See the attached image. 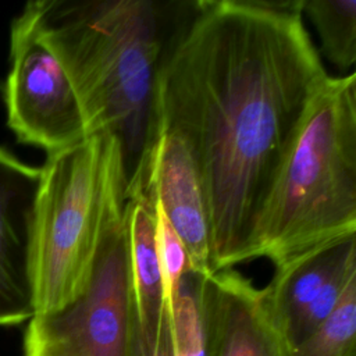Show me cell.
I'll return each instance as SVG.
<instances>
[{
  "label": "cell",
  "mask_w": 356,
  "mask_h": 356,
  "mask_svg": "<svg viewBox=\"0 0 356 356\" xmlns=\"http://www.w3.org/2000/svg\"><path fill=\"white\" fill-rule=\"evenodd\" d=\"M127 189L121 146L110 132H90L46 154L26 220L32 317L82 295L106 236L125 216Z\"/></svg>",
  "instance_id": "obj_3"
},
{
  "label": "cell",
  "mask_w": 356,
  "mask_h": 356,
  "mask_svg": "<svg viewBox=\"0 0 356 356\" xmlns=\"http://www.w3.org/2000/svg\"><path fill=\"white\" fill-rule=\"evenodd\" d=\"M300 13L313 24L323 56L339 71H353L356 0H300Z\"/></svg>",
  "instance_id": "obj_12"
},
{
  "label": "cell",
  "mask_w": 356,
  "mask_h": 356,
  "mask_svg": "<svg viewBox=\"0 0 356 356\" xmlns=\"http://www.w3.org/2000/svg\"><path fill=\"white\" fill-rule=\"evenodd\" d=\"M356 234V74L328 76L312 100L259 213L250 260L274 267Z\"/></svg>",
  "instance_id": "obj_4"
},
{
  "label": "cell",
  "mask_w": 356,
  "mask_h": 356,
  "mask_svg": "<svg viewBox=\"0 0 356 356\" xmlns=\"http://www.w3.org/2000/svg\"><path fill=\"white\" fill-rule=\"evenodd\" d=\"M204 356H288L261 289L235 268L202 275Z\"/></svg>",
  "instance_id": "obj_9"
},
{
  "label": "cell",
  "mask_w": 356,
  "mask_h": 356,
  "mask_svg": "<svg viewBox=\"0 0 356 356\" xmlns=\"http://www.w3.org/2000/svg\"><path fill=\"white\" fill-rule=\"evenodd\" d=\"M274 268L261 293L289 352L327 320L356 277V234L314 246Z\"/></svg>",
  "instance_id": "obj_7"
},
{
  "label": "cell",
  "mask_w": 356,
  "mask_h": 356,
  "mask_svg": "<svg viewBox=\"0 0 356 356\" xmlns=\"http://www.w3.org/2000/svg\"><path fill=\"white\" fill-rule=\"evenodd\" d=\"M132 303L131 356H170L171 305L154 243L153 203L143 192L127 199Z\"/></svg>",
  "instance_id": "obj_10"
},
{
  "label": "cell",
  "mask_w": 356,
  "mask_h": 356,
  "mask_svg": "<svg viewBox=\"0 0 356 356\" xmlns=\"http://www.w3.org/2000/svg\"><path fill=\"white\" fill-rule=\"evenodd\" d=\"M152 200V199H150ZM153 203V218H154V243L159 260V267L161 271L167 299L171 305L177 288L181 282L184 274L191 270V263L188 253L181 242L179 236L168 222L161 206L152 200Z\"/></svg>",
  "instance_id": "obj_15"
},
{
  "label": "cell",
  "mask_w": 356,
  "mask_h": 356,
  "mask_svg": "<svg viewBox=\"0 0 356 356\" xmlns=\"http://www.w3.org/2000/svg\"><path fill=\"white\" fill-rule=\"evenodd\" d=\"M39 167L0 146V327L33 316L26 282V220Z\"/></svg>",
  "instance_id": "obj_11"
},
{
  "label": "cell",
  "mask_w": 356,
  "mask_h": 356,
  "mask_svg": "<svg viewBox=\"0 0 356 356\" xmlns=\"http://www.w3.org/2000/svg\"><path fill=\"white\" fill-rule=\"evenodd\" d=\"M202 275L188 270L172 298L170 356H204Z\"/></svg>",
  "instance_id": "obj_14"
},
{
  "label": "cell",
  "mask_w": 356,
  "mask_h": 356,
  "mask_svg": "<svg viewBox=\"0 0 356 356\" xmlns=\"http://www.w3.org/2000/svg\"><path fill=\"white\" fill-rule=\"evenodd\" d=\"M8 56L1 95L17 140L49 154L85 138L78 99L40 35L32 1L11 22Z\"/></svg>",
  "instance_id": "obj_6"
},
{
  "label": "cell",
  "mask_w": 356,
  "mask_h": 356,
  "mask_svg": "<svg viewBox=\"0 0 356 356\" xmlns=\"http://www.w3.org/2000/svg\"><path fill=\"white\" fill-rule=\"evenodd\" d=\"M300 0L174 3L154 86V134L186 147L204 197L211 270L250 261L277 170L328 78Z\"/></svg>",
  "instance_id": "obj_1"
},
{
  "label": "cell",
  "mask_w": 356,
  "mask_h": 356,
  "mask_svg": "<svg viewBox=\"0 0 356 356\" xmlns=\"http://www.w3.org/2000/svg\"><path fill=\"white\" fill-rule=\"evenodd\" d=\"M157 202L188 253L191 268L210 274V234L202 186L193 161L182 140L168 132L156 131L145 168L128 188Z\"/></svg>",
  "instance_id": "obj_8"
},
{
  "label": "cell",
  "mask_w": 356,
  "mask_h": 356,
  "mask_svg": "<svg viewBox=\"0 0 356 356\" xmlns=\"http://www.w3.org/2000/svg\"><path fill=\"white\" fill-rule=\"evenodd\" d=\"M132 303L127 209L108 232L82 295L60 312L32 317L24 356H131Z\"/></svg>",
  "instance_id": "obj_5"
},
{
  "label": "cell",
  "mask_w": 356,
  "mask_h": 356,
  "mask_svg": "<svg viewBox=\"0 0 356 356\" xmlns=\"http://www.w3.org/2000/svg\"><path fill=\"white\" fill-rule=\"evenodd\" d=\"M32 4L40 35L78 99L86 134L106 131L118 139L129 188L139 179L154 138L156 75L174 3Z\"/></svg>",
  "instance_id": "obj_2"
},
{
  "label": "cell",
  "mask_w": 356,
  "mask_h": 356,
  "mask_svg": "<svg viewBox=\"0 0 356 356\" xmlns=\"http://www.w3.org/2000/svg\"><path fill=\"white\" fill-rule=\"evenodd\" d=\"M288 356H356V277L327 320Z\"/></svg>",
  "instance_id": "obj_13"
}]
</instances>
